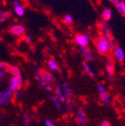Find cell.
<instances>
[{
  "mask_svg": "<svg viewBox=\"0 0 125 126\" xmlns=\"http://www.w3.org/2000/svg\"><path fill=\"white\" fill-rule=\"evenodd\" d=\"M95 47L101 55H107L110 51L109 44L104 35H101L95 40Z\"/></svg>",
  "mask_w": 125,
  "mask_h": 126,
  "instance_id": "cell-1",
  "label": "cell"
},
{
  "mask_svg": "<svg viewBox=\"0 0 125 126\" xmlns=\"http://www.w3.org/2000/svg\"><path fill=\"white\" fill-rule=\"evenodd\" d=\"M90 37L88 34L84 33V34H77L74 38V40H75V43L78 46L81 47H85L88 46V41H89Z\"/></svg>",
  "mask_w": 125,
  "mask_h": 126,
  "instance_id": "cell-2",
  "label": "cell"
},
{
  "mask_svg": "<svg viewBox=\"0 0 125 126\" xmlns=\"http://www.w3.org/2000/svg\"><path fill=\"white\" fill-rule=\"evenodd\" d=\"M39 74H40L42 79H43L44 81H45L47 83H48V84H52V83L55 82L54 76H53L50 72H48V71L46 70V69H44V68L39 69Z\"/></svg>",
  "mask_w": 125,
  "mask_h": 126,
  "instance_id": "cell-3",
  "label": "cell"
},
{
  "mask_svg": "<svg viewBox=\"0 0 125 126\" xmlns=\"http://www.w3.org/2000/svg\"><path fill=\"white\" fill-rule=\"evenodd\" d=\"M97 89L99 90V93H100V96H101V99H102V102L105 103V104H109V94H108L107 91H106L105 88L102 84L99 83L97 85Z\"/></svg>",
  "mask_w": 125,
  "mask_h": 126,
  "instance_id": "cell-4",
  "label": "cell"
},
{
  "mask_svg": "<svg viewBox=\"0 0 125 126\" xmlns=\"http://www.w3.org/2000/svg\"><path fill=\"white\" fill-rule=\"evenodd\" d=\"M10 32L11 33L15 36H21L25 33V27L20 24H16L11 26Z\"/></svg>",
  "mask_w": 125,
  "mask_h": 126,
  "instance_id": "cell-5",
  "label": "cell"
},
{
  "mask_svg": "<svg viewBox=\"0 0 125 126\" xmlns=\"http://www.w3.org/2000/svg\"><path fill=\"white\" fill-rule=\"evenodd\" d=\"M34 75H35V78L37 79V81H39V84L43 87V88H45V89H47V90H48V91L53 90L51 85L48 84V83H47L45 81H44L43 79H42V77H41V75H40V74H39V71H35V72H34Z\"/></svg>",
  "mask_w": 125,
  "mask_h": 126,
  "instance_id": "cell-6",
  "label": "cell"
},
{
  "mask_svg": "<svg viewBox=\"0 0 125 126\" xmlns=\"http://www.w3.org/2000/svg\"><path fill=\"white\" fill-rule=\"evenodd\" d=\"M114 52H115V58H116L118 61H121V62L124 61V59H125V53H124V52H123V48H122L121 47H119V46L115 47Z\"/></svg>",
  "mask_w": 125,
  "mask_h": 126,
  "instance_id": "cell-7",
  "label": "cell"
},
{
  "mask_svg": "<svg viewBox=\"0 0 125 126\" xmlns=\"http://www.w3.org/2000/svg\"><path fill=\"white\" fill-rule=\"evenodd\" d=\"M106 72H107V75L109 79H112L114 76V73H115V66H114V63L112 61H109L106 65Z\"/></svg>",
  "mask_w": 125,
  "mask_h": 126,
  "instance_id": "cell-8",
  "label": "cell"
},
{
  "mask_svg": "<svg viewBox=\"0 0 125 126\" xmlns=\"http://www.w3.org/2000/svg\"><path fill=\"white\" fill-rule=\"evenodd\" d=\"M87 121V116L85 114L84 110L82 109H80L78 111V114H77V122L80 124H85Z\"/></svg>",
  "mask_w": 125,
  "mask_h": 126,
  "instance_id": "cell-9",
  "label": "cell"
},
{
  "mask_svg": "<svg viewBox=\"0 0 125 126\" xmlns=\"http://www.w3.org/2000/svg\"><path fill=\"white\" fill-rule=\"evenodd\" d=\"M12 92L10 90V89L3 91V92L0 93V99L3 101V102L7 103V102L10 101V97L12 96Z\"/></svg>",
  "mask_w": 125,
  "mask_h": 126,
  "instance_id": "cell-10",
  "label": "cell"
},
{
  "mask_svg": "<svg viewBox=\"0 0 125 126\" xmlns=\"http://www.w3.org/2000/svg\"><path fill=\"white\" fill-rule=\"evenodd\" d=\"M81 52H82L83 56H84L85 60H86L87 61H93V55H92V53H91L90 49L88 47H81Z\"/></svg>",
  "mask_w": 125,
  "mask_h": 126,
  "instance_id": "cell-11",
  "label": "cell"
},
{
  "mask_svg": "<svg viewBox=\"0 0 125 126\" xmlns=\"http://www.w3.org/2000/svg\"><path fill=\"white\" fill-rule=\"evenodd\" d=\"M102 19H104L105 21H109V20L111 19L112 18V11L109 8H106L102 11Z\"/></svg>",
  "mask_w": 125,
  "mask_h": 126,
  "instance_id": "cell-12",
  "label": "cell"
},
{
  "mask_svg": "<svg viewBox=\"0 0 125 126\" xmlns=\"http://www.w3.org/2000/svg\"><path fill=\"white\" fill-rule=\"evenodd\" d=\"M9 89L12 92H14V91H16L18 89V81H17V78L14 75H12V78H11V84Z\"/></svg>",
  "mask_w": 125,
  "mask_h": 126,
  "instance_id": "cell-13",
  "label": "cell"
},
{
  "mask_svg": "<svg viewBox=\"0 0 125 126\" xmlns=\"http://www.w3.org/2000/svg\"><path fill=\"white\" fill-rule=\"evenodd\" d=\"M82 67H83V69H84V71L86 72L87 74H88V75H89L90 77H92V78H94V72L92 71V69H91V67H90V66L88 65L87 62H83L82 63Z\"/></svg>",
  "mask_w": 125,
  "mask_h": 126,
  "instance_id": "cell-14",
  "label": "cell"
},
{
  "mask_svg": "<svg viewBox=\"0 0 125 126\" xmlns=\"http://www.w3.org/2000/svg\"><path fill=\"white\" fill-rule=\"evenodd\" d=\"M14 12H15V13L17 15L19 16V17H22V16L25 15V9H24V7L21 4H19L18 6H15L14 7Z\"/></svg>",
  "mask_w": 125,
  "mask_h": 126,
  "instance_id": "cell-15",
  "label": "cell"
},
{
  "mask_svg": "<svg viewBox=\"0 0 125 126\" xmlns=\"http://www.w3.org/2000/svg\"><path fill=\"white\" fill-rule=\"evenodd\" d=\"M116 9L119 12V13H121L123 16H125V1H122L119 3L117 6H116Z\"/></svg>",
  "mask_w": 125,
  "mask_h": 126,
  "instance_id": "cell-16",
  "label": "cell"
},
{
  "mask_svg": "<svg viewBox=\"0 0 125 126\" xmlns=\"http://www.w3.org/2000/svg\"><path fill=\"white\" fill-rule=\"evenodd\" d=\"M11 16V13L9 12L6 11H0V22H3L4 20H6V18H8Z\"/></svg>",
  "mask_w": 125,
  "mask_h": 126,
  "instance_id": "cell-17",
  "label": "cell"
},
{
  "mask_svg": "<svg viewBox=\"0 0 125 126\" xmlns=\"http://www.w3.org/2000/svg\"><path fill=\"white\" fill-rule=\"evenodd\" d=\"M63 22L67 24V25H71V24L74 23V18L69 14H66L63 17Z\"/></svg>",
  "mask_w": 125,
  "mask_h": 126,
  "instance_id": "cell-18",
  "label": "cell"
},
{
  "mask_svg": "<svg viewBox=\"0 0 125 126\" xmlns=\"http://www.w3.org/2000/svg\"><path fill=\"white\" fill-rule=\"evenodd\" d=\"M63 89H64L65 93H66V99H67V100H70L71 97H72V93H71L70 89H69L68 86H67V85H66V83H64V84H63Z\"/></svg>",
  "mask_w": 125,
  "mask_h": 126,
  "instance_id": "cell-19",
  "label": "cell"
},
{
  "mask_svg": "<svg viewBox=\"0 0 125 126\" xmlns=\"http://www.w3.org/2000/svg\"><path fill=\"white\" fill-rule=\"evenodd\" d=\"M56 94H57V96H58V98L60 99V101H61V102H64L65 101H66L64 95H63L62 93H61V88H60V87H57L56 88Z\"/></svg>",
  "mask_w": 125,
  "mask_h": 126,
  "instance_id": "cell-20",
  "label": "cell"
},
{
  "mask_svg": "<svg viewBox=\"0 0 125 126\" xmlns=\"http://www.w3.org/2000/svg\"><path fill=\"white\" fill-rule=\"evenodd\" d=\"M48 66L52 70H56L57 67H57V63L55 62L54 60H50V61H48Z\"/></svg>",
  "mask_w": 125,
  "mask_h": 126,
  "instance_id": "cell-21",
  "label": "cell"
},
{
  "mask_svg": "<svg viewBox=\"0 0 125 126\" xmlns=\"http://www.w3.org/2000/svg\"><path fill=\"white\" fill-rule=\"evenodd\" d=\"M51 100H52V102H53V104H54V106L56 107V109L59 111H61V104L59 103V102H58V100H57L56 98H55L54 96H51Z\"/></svg>",
  "mask_w": 125,
  "mask_h": 126,
  "instance_id": "cell-22",
  "label": "cell"
},
{
  "mask_svg": "<svg viewBox=\"0 0 125 126\" xmlns=\"http://www.w3.org/2000/svg\"><path fill=\"white\" fill-rule=\"evenodd\" d=\"M23 120L24 122H25V124H30V120H29V118H28L27 115H23Z\"/></svg>",
  "mask_w": 125,
  "mask_h": 126,
  "instance_id": "cell-23",
  "label": "cell"
},
{
  "mask_svg": "<svg viewBox=\"0 0 125 126\" xmlns=\"http://www.w3.org/2000/svg\"><path fill=\"white\" fill-rule=\"evenodd\" d=\"M109 1L110 3H112V4L115 6V7H116V6L119 4V3L121 2V0H109Z\"/></svg>",
  "mask_w": 125,
  "mask_h": 126,
  "instance_id": "cell-24",
  "label": "cell"
},
{
  "mask_svg": "<svg viewBox=\"0 0 125 126\" xmlns=\"http://www.w3.org/2000/svg\"><path fill=\"white\" fill-rule=\"evenodd\" d=\"M7 65L8 64L5 62H0V70H2V69H6Z\"/></svg>",
  "mask_w": 125,
  "mask_h": 126,
  "instance_id": "cell-25",
  "label": "cell"
},
{
  "mask_svg": "<svg viewBox=\"0 0 125 126\" xmlns=\"http://www.w3.org/2000/svg\"><path fill=\"white\" fill-rule=\"evenodd\" d=\"M66 110L67 111H71V105H70V100H66Z\"/></svg>",
  "mask_w": 125,
  "mask_h": 126,
  "instance_id": "cell-26",
  "label": "cell"
},
{
  "mask_svg": "<svg viewBox=\"0 0 125 126\" xmlns=\"http://www.w3.org/2000/svg\"><path fill=\"white\" fill-rule=\"evenodd\" d=\"M25 39H26V41L27 42V43H29V44L31 43V41H32V38H31V36H26Z\"/></svg>",
  "mask_w": 125,
  "mask_h": 126,
  "instance_id": "cell-27",
  "label": "cell"
},
{
  "mask_svg": "<svg viewBox=\"0 0 125 126\" xmlns=\"http://www.w3.org/2000/svg\"><path fill=\"white\" fill-rule=\"evenodd\" d=\"M45 124H46V126H55L54 124H53V123L51 122V121H46V123H45Z\"/></svg>",
  "mask_w": 125,
  "mask_h": 126,
  "instance_id": "cell-28",
  "label": "cell"
},
{
  "mask_svg": "<svg viewBox=\"0 0 125 126\" xmlns=\"http://www.w3.org/2000/svg\"><path fill=\"white\" fill-rule=\"evenodd\" d=\"M101 126H111V124H110V123L107 122V121H104Z\"/></svg>",
  "mask_w": 125,
  "mask_h": 126,
  "instance_id": "cell-29",
  "label": "cell"
},
{
  "mask_svg": "<svg viewBox=\"0 0 125 126\" xmlns=\"http://www.w3.org/2000/svg\"><path fill=\"white\" fill-rule=\"evenodd\" d=\"M4 75V73L3 72L2 70H0V77H3Z\"/></svg>",
  "mask_w": 125,
  "mask_h": 126,
  "instance_id": "cell-30",
  "label": "cell"
},
{
  "mask_svg": "<svg viewBox=\"0 0 125 126\" xmlns=\"http://www.w3.org/2000/svg\"><path fill=\"white\" fill-rule=\"evenodd\" d=\"M2 103H3V101H2V100H1V99H0V105L2 104Z\"/></svg>",
  "mask_w": 125,
  "mask_h": 126,
  "instance_id": "cell-31",
  "label": "cell"
},
{
  "mask_svg": "<svg viewBox=\"0 0 125 126\" xmlns=\"http://www.w3.org/2000/svg\"><path fill=\"white\" fill-rule=\"evenodd\" d=\"M0 5H1V0H0Z\"/></svg>",
  "mask_w": 125,
  "mask_h": 126,
  "instance_id": "cell-32",
  "label": "cell"
},
{
  "mask_svg": "<svg viewBox=\"0 0 125 126\" xmlns=\"http://www.w3.org/2000/svg\"><path fill=\"white\" fill-rule=\"evenodd\" d=\"M124 18H125V16H124Z\"/></svg>",
  "mask_w": 125,
  "mask_h": 126,
  "instance_id": "cell-33",
  "label": "cell"
}]
</instances>
